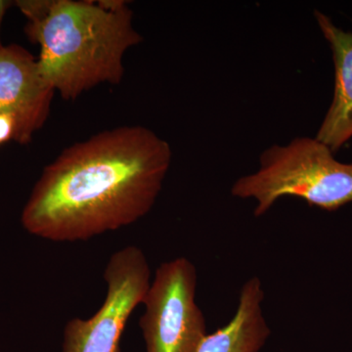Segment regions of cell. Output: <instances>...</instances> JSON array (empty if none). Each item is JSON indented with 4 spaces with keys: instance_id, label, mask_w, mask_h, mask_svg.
<instances>
[{
    "instance_id": "9",
    "label": "cell",
    "mask_w": 352,
    "mask_h": 352,
    "mask_svg": "<svg viewBox=\"0 0 352 352\" xmlns=\"http://www.w3.org/2000/svg\"><path fill=\"white\" fill-rule=\"evenodd\" d=\"M28 19L25 29L38 27L50 14L54 0H18L14 1Z\"/></svg>"
},
{
    "instance_id": "3",
    "label": "cell",
    "mask_w": 352,
    "mask_h": 352,
    "mask_svg": "<svg viewBox=\"0 0 352 352\" xmlns=\"http://www.w3.org/2000/svg\"><path fill=\"white\" fill-rule=\"evenodd\" d=\"M333 153L318 139L310 138L270 146L259 157L258 171L238 178L231 194L256 201V217L288 196L302 199L310 207L335 212L352 203V163H340Z\"/></svg>"
},
{
    "instance_id": "10",
    "label": "cell",
    "mask_w": 352,
    "mask_h": 352,
    "mask_svg": "<svg viewBox=\"0 0 352 352\" xmlns=\"http://www.w3.org/2000/svg\"><path fill=\"white\" fill-rule=\"evenodd\" d=\"M17 135V122L10 115H0V146L10 140H15Z\"/></svg>"
},
{
    "instance_id": "5",
    "label": "cell",
    "mask_w": 352,
    "mask_h": 352,
    "mask_svg": "<svg viewBox=\"0 0 352 352\" xmlns=\"http://www.w3.org/2000/svg\"><path fill=\"white\" fill-rule=\"evenodd\" d=\"M104 279L107 294L98 311L87 319H71L65 325L62 352H120L122 333L142 303L151 284V270L144 252L127 245L109 259Z\"/></svg>"
},
{
    "instance_id": "11",
    "label": "cell",
    "mask_w": 352,
    "mask_h": 352,
    "mask_svg": "<svg viewBox=\"0 0 352 352\" xmlns=\"http://www.w3.org/2000/svg\"><path fill=\"white\" fill-rule=\"evenodd\" d=\"M12 6H15V4H14V1H9V0H0V46L3 45L1 43L2 22H3V18L4 16H6L7 11H8V9Z\"/></svg>"
},
{
    "instance_id": "1",
    "label": "cell",
    "mask_w": 352,
    "mask_h": 352,
    "mask_svg": "<svg viewBox=\"0 0 352 352\" xmlns=\"http://www.w3.org/2000/svg\"><path fill=\"white\" fill-rule=\"evenodd\" d=\"M171 159L170 145L147 127L102 131L44 168L22 226L52 242L87 241L131 226L156 203Z\"/></svg>"
},
{
    "instance_id": "7",
    "label": "cell",
    "mask_w": 352,
    "mask_h": 352,
    "mask_svg": "<svg viewBox=\"0 0 352 352\" xmlns=\"http://www.w3.org/2000/svg\"><path fill=\"white\" fill-rule=\"evenodd\" d=\"M314 16L335 64L332 104L315 138L337 152L352 138V32L340 30L320 11H315Z\"/></svg>"
},
{
    "instance_id": "2",
    "label": "cell",
    "mask_w": 352,
    "mask_h": 352,
    "mask_svg": "<svg viewBox=\"0 0 352 352\" xmlns=\"http://www.w3.org/2000/svg\"><path fill=\"white\" fill-rule=\"evenodd\" d=\"M25 32L41 46L44 78L66 100L100 83L120 82L124 53L142 41L131 11L120 0H54L46 19Z\"/></svg>"
},
{
    "instance_id": "8",
    "label": "cell",
    "mask_w": 352,
    "mask_h": 352,
    "mask_svg": "<svg viewBox=\"0 0 352 352\" xmlns=\"http://www.w3.org/2000/svg\"><path fill=\"white\" fill-rule=\"evenodd\" d=\"M264 291L258 277L241 289L237 310L228 324L207 335L197 352H261L271 331L263 316Z\"/></svg>"
},
{
    "instance_id": "6",
    "label": "cell",
    "mask_w": 352,
    "mask_h": 352,
    "mask_svg": "<svg viewBox=\"0 0 352 352\" xmlns=\"http://www.w3.org/2000/svg\"><path fill=\"white\" fill-rule=\"evenodd\" d=\"M54 92L29 51L17 44L0 46V115L16 120L15 141L31 142L47 120Z\"/></svg>"
},
{
    "instance_id": "4",
    "label": "cell",
    "mask_w": 352,
    "mask_h": 352,
    "mask_svg": "<svg viewBox=\"0 0 352 352\" xmlns=\"http://www.w3.org/2000/svg\"><path fill=\"white\" fill-rule=\"evenodd\" d=\"M197 270L184 256L157 267L143 298L139 326L146 352H197L207 337L205 315L196 302Z\"/></svg>"
}]
</instances>
